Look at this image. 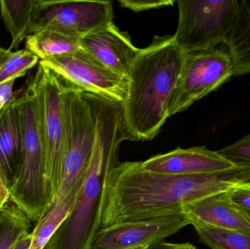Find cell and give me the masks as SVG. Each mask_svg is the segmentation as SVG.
Returning a JSON list of instances; mask_svg holds the SVG:
<instances>
[{
	"instance_id": "cell-1",
	"label": "cell",
	"mask_w": 250,
	"mask_h": 249,
	"mask_svg": "<svg viewBox=\"0 0 250 249\" xmlns=\"http://www.w3.org/2000/svg\"><path fill=\"white\" fill-rule=\"evenodd\" d=\"M250 183V164L192 175L151 172L141 162H119L104 177L101 228L184 212L186 205Z\"/></svg>"
},
{
	"instance_id": "cell-2",
	"label": "cell",
	"mask_w": 250,
	"mask_h": 249,
	"mask_svg": "<svg viewBox=\"0 0 250 249\" xmlns=\"http://www.w3.org/2000/svg\"><path fill=\"white\" fill-rule=\"evenodd\" d=\"M95 118V138L84 185L70 214L45 249H92L101 228L104 177L119 163V149L133 141L125 121L123 105L111 98L88 93Z\"/></svg>"
},
{
	"instance_id": "cell-3",
	"label": "cell",
	"mask_w": 250,
	"mask_h": 249,
	"mask_svg": "<svg viewBox=\"0 0 250 249\" xmlns=\"http://www.w3.org/2000/svg\"><path fill=\"white\" fill-rule=\"evenodd\" d=\"M187 53L171 35L154 36L141 49L129 74L125 121L133 141L151 140L168 117V105Z\"/></svg>"
},
{
	"instance_id": "cell-4",
	"label": "cell",
	"mask_w": 250,
	"mask_h": 249,
	"mask_svg": "<svg viewBox=\"0 0 250 249\" xmlns=\"http://www.w3.org/2000/svg\"><path fill=\"white\" fill-rule=\"evenodd\" d=\"M21 124L23 154L19 174L10 189V200L38 223L54 204V195L45 169L42 126L38 97L32 80L17 97Z\"/></svg>"
},
{
	"instance_id": "cell-5",
	"label": "cell",
	"mask_w": 250,
	"mask_h": 249,
	"mask_svg": "<svg viewBox=\"0 0 250 249\" xmlns=\"http://www.w3.org/2000/svg\"><path fill=\"white\" fill-rule=\"evenodd\" d=\"M30 80L38 97L45 169L55 202L61 184L65 149L67 82L40 62L38 70Z\"/></svg>"
},
{
	"instance_id": "cell-6",
	"label": "cell",
	"mask_w": 250,
	"mask_h": 249,
	"mask_svg": "<svg viewBox=\"0 0 250 249\" xmlns=\"http://www.w3.org/2000/svg\"><path fill=\"white\" fill-rule=\"evenodd\" d=\"M179 20L173 35L189 53L208 51L227 43L239 8L238 0H179Z\"/></svg>"
},
{
	"instance_id": "cell-7",
	"label": "cell",
	"mask_w": 250,
	"mask_h": 249,
	"mask_svg": "<svg viewBox=\"0 0 250 249\" xmlns=\"http://www.w3.org/2000/svg\"><path fill=\"white\" fill-rule=\"evenodd\" d=\"M65 118L62 173L54 206L70 191L79 178L87 172L95 143V118L90 100L84 92L67 82Z\"/></svg>"
},
{
	"instance_id": "cell-8",
	"label": "cell",
	"mask_w": 250,
	"mask_h": 249,
	"mask_svg": "<svg viewBox=\"0 0 250 249\" xmlns=\"http://www.w3.org/2000/svg\"><path fill=\"white\" fill-rule=\"evenodd\" d=\"M234 76L229 52L220 48L187 54L168 105V117L217 90Z\"/></svg>"
},
{
	"instance_id": "cell-9",
	"label": "cell",
	"mask_w": 250,
	"mask_h": 249,
	"mask_svg": "<svg viewBox=\"0 0 250 249\" xmlns=\"http://www.w3.org/2000/svg\"><path fill=\"white\" fill-rule=\"evenodd\" d=\"M113 18L111 1L36 0L29 35L41 31H54L81 39L111 23Z\"/></svg>"
},
{
	"instance_id": "cell-10",
	"label": "cell",
	"mask_w": 250,
	"mask_h": 249,
	"mask_svg": "<svg viewBox=\"0 0 250 249\" xmlns=\"http://www.w3.org/2000/svg\"><path fill=\"white\" fill-rule=\"evenodd\" d=\"M40 63L82 92L111 98L123 104L127 98V76L108 68L81 48L74 54L50 57Z\"/></svg>"
},
{
	"instance_id": "cell-11",
	"label": "cell",
	"mask_w": 250,
	"mask_h": 249,
	"mask_svg": "<svg viewBox=\"0 0 250 249\" xmlns=\"http://www.w3.org/2000/svg\"><path fill=\"white\" fill-rule=\"evenodd\" d=\"M190 225L185 212L101 228L92 249H135L164 241Z\"/></svg>"
},
{
	"instance_id": "cell-12",
	"label": "cell",
	"mask_w": 250,
	"mask_h": 249,
	"mask_svg": "<svg viewBox=\"0 0 250 249\" xmlns=\"http://www.w3.org/2000/svg\"><path fill=\"white\" fill-rule=\"evenodd\" d=\"M80 48L108 68L127 77L141 51L113 21L81 38Z\"/></svg>"
},
{
	"instance_id": "cell-13",
	"label": "cell",
	"mask_w": 250,
	"mask_h": 249,
	"mask_svg": "<svg viewBox=\"0 0 250 249\" xmlns=\"http://www.w3.org/2000/svg\"><path fill=\"white\" fill-rule=\"evenodd\" d=\"M237 163L208 150L205 146L175 150L151 156L141 162L143 168L151 172L171 175H192L226 171Z\"/></svg>"
},
{
	"instance_id": "cell-14",
	"label": "cell",
	"mask_w": 250,
	"mask_h": 249,
	"mask_svg": "<svg viewBox=\"0 0 250 249\" xmlns=\"http://www.w3.org/2000/svg\"><path fill=\"white\" fill-rule=\"evenodd\" d=\"M192 226L250 232V222L234 207L228 190L183 207Z\"/></svg>"
},
{
	"instance_id": "cell-15",
	"label": "cell",
	"mask_w": 250,
	"mask_h": 249,
	"mask_svg": "<svg viewBox=\"0 0 250 249\" xmlns=\"http://www.w3.org/2000/svg\"><path fill=\"white\" fill-rule=\"evenodd\" d=\"M23 154L21 124L17 96L0 113V171L9 189L19 174Z\"/></svg>"
},
{
	"instance_id": "cell-16",
	"label": "cell",
	"mask_w": 250,
	"mask_h": 249,
	"mask_svg": "<svg viewBox=\"0 0 250 249\" xmlns=\"http://www.w3.org/2000/svg\"><path fill=\"white\" fill-rule=\"evenodd\" d=\"M86 175L87 172L79 178L70 191L58 203H56L43 218L37 223L35 229L31 232L32 240L29 249L45 248L59 227L73 210L84 185Z\"/></svg>"
},
{
	"instance_id": "cell-17",
	"label": "cell",
	"mask_w": 250,
	"mask_h": 249,
	"mask_svg": "<svg viewBox=\"0 0 250 249\" xmlns=\"http://www.w3.org/2000/svg\"><path fill=\"white\" fill-rule=\"evenodd\" d=\"M234 76L250 73V0L239 1V8L226 43Z\"/></svg>"
},
{
	"instance_id": "cell-18",
	"label": "cell",
	"mask_w": 250,
	"mask_h": 249,
	"mask_svg": "<svg viewBox=\"0 0 250 249\" xmlns=\"http://www.w3.org/2000/svg\"><path fill=\"white\" fill-rule=\"evenodd\" d=\"M36 0H1V18L11 35L12 42L8 50L17 49L29 35Z\"/></svg>"
},
{
	"instance_id": "cell-19",
	"label": "cell",
	"mask_w": 250,
	"mask_h": 249,
	"mask_svg": "<svg viewBox=\"0 0 250 249\" xmlns=\"http://www.w3.org/2000/svg\"><path fill=\"white\" fill-rule=\"evenodd\" d=\"M26 49L41 60L56 56L69 55L80 49V39L54 31H41L26 37Z\"/></svg>"
},
{
	"instance_id": "cell-20",
	"label": "cell",
	"mask_w": 250,
	"mask_h": 249,
	"mask_svg": "<svg viewBox=\"0 0 250 249\" xmlns=\"http://www.w3.org/2000/svg\"><path fill=\"white\" fill-rule=\"evenodd\" d=\"M31 221L13 203H7L0 212V249H14L28 234Z\"/></svg>"
},
{
	"instance_id": "cell-21",
	"label": "cell",
	"mask_w": 250,
	"mask_h": 249,
	"mask_svg": "<svg viewBox=\"0 0 250 249\" xmlns=\"http://www.w3.org/2000/svg\"><path fill=\"white\" fill-rule=\"evenodd\" d=\"M201 243L211 249H250V232L195 226Z\"/></svg>"
},
{
	"instance_id": "cell-22",
	"label": "cell",
	"mask_w": 250,
	"mask_h": 249,
	"mask_svg": "<svg viewBox=\"0 0 250 249\" xmlns=\"http://www.w3.org/2000/svg\"><path fill=\"white\" fill-rule=\"evenodd\" d=\"M39 61L38 56L29 50H20L13 55L0 67V86L11 80L25 76Z\"/></svg>"
},
{
	"instance_id": "cell-23",
	"label": "cell",
	"mask_w": 250,
	"mask_h": 249,
	"mask_svg": "<svg viewBox=\"0 0 250 249\" xmlns=\"http://www.w3.org/2000/svg\"><path fill=\"white\" fill-rule=\"evenodd\" d=\"M217 152L234 163L250 164V134Z\"/></svg>"
},
{
	"instance_id": "cell-24",
	"label": "cell",
	"mask_w": 250,
	"mask_h": 249,
	"mask_svg": "<svg viewBox=\"0 0 250 249\" xmlns=\"http://www.w3.org/2000/svg\"><path fill=\"white\" fill-rule=\"evenodd\" d=\"M228 194L232 204L250 222V183L232 187Z\"/></svg>"
},
{
	"instance_id": "cell-25",
	"label": "cell",
	"mask_w": 250,
	"mask_h": 249,
	"mask_svg": "<svg viewBox=\"0 0 250 249\" xmlns=\"http://www.w3.org/2000/svg\"><path fill=\"white\" fill-rule=\"evenodd\" d=\"M122 7L135 12L173 5V0H120Z\"/></svg>"
},
{
	"instance_id": "cell-26",
	"label": "cell",
	"mask_w": 250,
	"mask_h": 249,
	"mask_svg": "<svg viewBox=\"0 0 250 249\" xmlns=\"http://www.w3.org/2000/svg\"><path fill=\"white\" fill-rule=\"evenodd\" d=\"M15 80H10L0 86V113L14 97L15 93H13V89Z\"/></svg>"
},
{
	"instance_id": "cell-27",
	"label": "cell",
	"mask_w": 250,
	"mask_h": 249,
	"mask_svg": "<svg viewBox=\"0 0 250 249\" xmlns=\"http://www.w3.org/2000/svg\"><path fill=\"white\" fill-rule=\"evenodd\" d=\"M135 249H197L195 246L189 243L185 244H172V243L162 242L151 244L148 247H140Z\"/></svg>"
},
{
	"instance_id": "cell-28",
	"label": "cell",
	"mask_w": 250,
	"mask_h": 249,
	"mask_svg": "<svg viewBox=\"0 0 250 249\" xmlns=\"http://www.w3.org/2000/svg\"><path fill=\"white\" fill-rule=\"evenodd\" d=\"M10 200V189L6 183L2 173L0 171V210L3 209Z\"/></svg>"
},
{
	"instance_id": "cell-29",
	"label": "cell",
	"mask_w": 250,
	"mask_h": 249,
	"mask_svg": "<svg viewBox=\"0 0 250 249\" xmlns=\"http://www.w3.org/2000/svg\"><path fill=\"white\" fill-rule=\"evenodd\" d=\"M32 233H29L18 242L14 249H29L32 244Z\"/></svg>"
},
{
	"instance_id": "cell-30",
	"label": "cell",
	"mask_w": 250,
	"mask_h": 249,
	"mask_svg": "<svg viewBox=\"0 0 250 249\" xmlns=\"http://www.w3.org/2000/svg\"><path fill=\"white\" fill-rule=\"evenodd\" d=\"M13 51L3 48L0 46V67L4 64L6 61L13 54Z\"/></svg>"
},
{
	"instance_id": "cell-31",
	"label": "cell",
	"mask_w": 250,
	"mask_h": 249,
	"mask_svg": "<svg viewBox=\"0 0 250 249\" xmlns=\"http://www.w3.org/2000/svg\"><path fill=\"white\" fill-rule=\"evenodd\" d=\"M0 212H1V210H0Z\"/></svg>"
}]
</instances>
